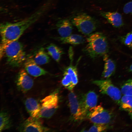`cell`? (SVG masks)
<instances>
[{"label":"cell","mask_w":132,"mask_h":132,"mask_svg":"<svg viewBox=\"0 0 132 132\" xmlns=\"http://www.w3.org/2000/svg\"><path fill=\"white\" fill-rule=\"evenodd\" d=\"M47 8V5L45 4L30 16L23 20L15 22L1 24V44L6 45L18 40L24 32L44 14Z\"/></svg>","instance_id":"obj_1"},{"label":"cell","mask_w":132,"mask_h":132,"mask_svg":"<svg viewBox=\"0 0 132 132\" xmlns=\"http://www.w3.org/2000/svg\"><path fill=\"white\" fill-rule=\"evenodd\" d=\"M4 55L8 64L14 67L20 66L26 59L23 44L18 40L5 45L0 44V58Z\"/></svg>","instance_id":"obj_2"},{"label":"cell","mask_w":132,"mask_h":132,"mask_svg":"<svg viewBox=\"0 0 132 132\" xmlns=\"http://www.w3.org/2000/svg\"><path fill=\"white\" fill-rule=\"evenodd\" d=\"M87 44L83 52L89 57L94 59L107 54L108 45L106 38L102 33L96 32L89 35L87 39Z\"/></svg>","instance_id":"obj_3"},{"label":"cell","mask_w":132,"mask_h":132,"mask_svg":"<svg viewBox=\"0 0 132 132\" xmlns=\"http://www.w3.org/2000/svg\"><path fill=\"white\" fill-rule=\"evenodd\" d=\"M87 117L94 124L109 125L113 121L114 114L111 110L105 109L99 105L90 110Z\"/></svg>","instance_id":"obj_4"},{"label":"cell","mask_w":132,"mask_h":132,"mask_svg":"<svg viewBox=\"0 0 132 132\" xmlns=\"http://www.w3.org/2000/svg\"><path fill=\"white\" fill-rule=\"evenodd\" d=\"M72 21L79 32L86 35L91 34L95 31L97 26V22L94 18L85 13L77 15Z\"/></svg>","instance_id":"obj_5"},{"label":"cell","mask_w":132,"mask_h":132,"mask_svg":"<svg viewBox=\"0 0 132 132\" xmlns=\"http://www.w3.org/2000/svg\"><path fill=\"white\" fill-rule=\"evenodd\" d=\"M92 83L98 87L101 93L108 96L119 105L121 97V92L113 84L110 80H96L93 81Z\"/></svg>","instance_id":"obj_6"},{"label":"cell","mask_w":132,"mask_h":132,"mask_svg":"<svg viewBox=\"0 0 132 132\" xmlns=\"http://www.w3.org/2000/svg\"><path fill=\"white\" fill-rule=\"evenodd\" d=\"M40 117L49 118L55 113L58 106L59 97L57 92L45 97L41 100Z\"/></svg>","instance_id":"obj_7"},{"label":"cell","mask_w":132,"mask_h":132,"mask_svg":"<svg viewBox=\"0 0 132 132\" xmlns=\"http://www.w3.org/2000/svg\"><path fill=\"white\" fill-rule=\"evenodd\" d=\"M70 54L71 62L69 66L64 70L61 83L65 88L71 91L77 84L78 78L77 66H74L72 63V53Z\"/></svg>","instance_id":"obj_8"},{"label":"cell","mask_w":132,"mask_h":132,"mask_svg":"<svg viewBox=\"0 0 132 132\" xmlns=\"http://www.w3.org/2000/svg\"><path fill=\"white\" fill-rule=\"evenodd\" d=\"M69 105L72 119L75 121L81 120L87 116L84 112L80 100L72 91L68 95Z\"/></svg>","instance_id":"obj_9"},{"label":"cell","mask_w":132,"mask_h":132,"mask_svg":"<svg viewBox=\"0 0 132 132\" xmlns=\"http://www.w3.org/2000/svg\"><path fill=\"white\" fill-rule=\"evenodd\" d=\"M20 131L23 132H45L48 130L44 127L39 118L30 116L21 124L19 128Z\"/></svg>","instance_id":"obj_10"},{"label":"cell","mask_w":132,"mask_h":132,"mask_svg":"<svg viewBox=\"0 0 132 132\" xmlns=\"http://www.w3.org/2000/svg\"><path fill=\"white\" fill-rule=\"evenodd\" d=\"M25 69L20 70L17 75L16 83L18 88L25 93L30 90L33 87V81Z\"/></svg>","instance_id":"obj_11"},{"label":"cell","mask_w":132,"mask_h":132,"mask_svg":"<svg viewBox=\"0 0 132 132\" xmlns=\"http://www.w3.org/2000/svg\"><path fill=\"white\" fill-rule=\"evenodd\" d=\"M98 96L93 91H90L83 95L80 100L82 108L87 116L89 111L97 106Z\"/></svg>","instance_id":"obj_12"},{"label":"cell","mask_w":132,"mask_h":132,"mask_svg":"<svg viewBox=\"0 0 132 132\" xmlns=\"http://www.w3.org/2000/svg\"><path fill=\"white\" fill-rule=\"evenodd\" d=\"M32 57L26 59L24 63L25 70L30 75L34 77H38L45 75L48 72L38 66Z\"/></svg>","instance_id":"obj_13"},{"label":"cell","mask_w":132,"mask_h":132,"mask_svg":"<svg viewBox=\"0 0 132 132\" xmlns=\"http://www.w3.org/2000/svg\"><path fill=\"white\" fill-rule=\"evenodd\" d=\"M25 104L27 110L31 116L40 118L41 106L36 100L32 98L26 99Z\"/></svg>","instance_id":"obj_14"},{"label":"cell","mask_w":132,"mask_h":132,"mask_svg":"<svg viewBox=\"0 0 132 132\" xmlns=\"http://www.w3.org/2000/svg\"><path fill=\"white\" fill-rule=\"evenodd\" d=\"M56 26L57 31L61 37H65L71 34L73 27L69 20L64 19L59 21L57 23Z\"/></svg>","instance_id":"obj_15"},{"label":"cell","mask_w":132,"mask_h":132,"mask_svg":"<svg viewBox=\"0 0 132 132\" xmlns=\"http://www.w3.org/2000/svg\"><path fill=\"white\" fill-rule=\"evenodd\" d=\"M101 14L115 27L119 28L123 25L122 16L118 12L103 11L101 13Z\"/></svg>","instance_id":"obj_16"},{"label":"cell","mask_w":132,"mask_h":132,"mask_svg":"<svg viewBox=\"0 0 132 132\" xmlns=\"http://www.w3.org/2000/svg\"><path fill=\"white\" fill-rule=\"evenodd\" d=\"M105 62L104 70L102 74L103 77L108 78L110 77L115 72L116 66L113 61L110 58L107 54L103 55Z\"/></svg>","instance_id":"obj_17"},{"label":"cell","mask_w":132,"mask_h":132,"mask_svg":"<svg viewBox=\"0 0 132 132\" xmlns=\"http://www.w3.org/2000/svg\"><path fill=\"white\" fill-rule=\"evenodd\" d=\"M62 44H69L73 45H77L84 43L85 40L81 35L77 34H71L65 37H58L57 38Z\"/></svg>","instance_id":"obj_18"},{"label":"cell","mask_w":132,"mask_h":132,"mask_svg":"<svg viewBox=\"0 0 132 132\" xmlns=\"http://www.w3.org/2000/svg\"><path fill=\"white\" fill-rule=\"evenodd\" d=\"M48 54L56 62H59L64 53L62 49L55 44H51L46 48Z\"/></svg>","instance_id":"obj_19"},{"label":"cell","mask_w":132,"mask_h":132,"mask_svg":"<svg viewBox=\"0 0 132 132\" xmlns=\"http://www.w3.org/2000/svg\"><path fill=\"white\" fill-rule=\"evenodd\" d=\"M47 52L43 48L40 49L33 58L35 62L38 65H42L49 63L50 59Z\"/></svg>","instance_id":"obj_20"},{"label":"cell","mask_w":132,"mask_h":132,"mask_svg":"<svg viewBox=\"0 0 132 132\" xmlns=\"http://www.w3.org/2000/svg\"><path fill=\"white\" fill-rule=\"evenodd\" d=\"M119 105L121 110L132 113V96L124 95Z\"/></svg>","instance_id":"obj_21"},{"label":"cell","mask_w":132,"mask_h":132,"mask_svg":"<svg viewBox=\"0 0 132 132\" xmlns=\"http://www.w3.org/2000/svg\"><path fill=\"white\" fill-rule=\"evenodd\" d=\"M0 132L8 129L11 126L9 115L6 111H2L0 115Z\"/></svg>","instance_id":"obj_22"},{"label":"cell","mask_w":132,"mask_h":132,"mask_svg":"<svg viewBox=\"0 0 132 132\" xmlns=\"http://www.w3.org/2000/svg\"><path fill=\"white\" fill-rule=\"evenodd\" d=\"M121 91L124 95L132 96V79L127 80L122 85Z\"/></svg>","instance_id":"obj_23"},{"label":"cell","mask_w":132,"mask_h":132,"mask_svg":"<svg viewBox=\"0 0 132 132\" xmlns=\"http://www.w3.org/2000/svg\"><path fill=\"white\" fill-rule=\"evenodd\" d=\"M109 128V125L100 124H94L88 130L89 132H102L106 131Z\"/></svg>","instance_id":"obj_24"},{"label":"cell","mask_w":132,"mask_h":132,"mask_svg":"<svg viewBox=\"0 0 132 132\" xmlns=\"http://www.w3.org/2000/svg\"><path fill=\"white\" fill-rule=\"evenodd\" d=\"M121 41L124 44L130 47L132 44V31L122 37Z\"/></svg>","instance_id":"obj_25"},{"label":"cell","mask_w":132,"mask_h":132,"mask_svg":"<svg viewBox=\"0 0 132 132\" xmlns=\"http://www.w3.org/2000/svg\"><path fill=\"white\" fill-rule=\"evenodd\" d=\"M123 10L124 13L126 14H132V0L124 5Z\"/></svg>","instance_id":"obj_26"},{"label":"cell","mask_w":132,"mask_h":132,"mask_svg":"<svg viewBox=\"0 0 132 132\" xmlns=\"http://www.w3.org/2000/svg\"><path fill=\"white\" fill-rule=\"evenodd\" d=\"M129 69V71L132 73V64L130 66Z\"/></svg>","instance_id":"obj_27"},{"label":"cell","mask_w":132,"mask_h":132,"mask_svg":"<svg viewBox=\"0 0 132 132\" xmlns=\"http://www.w3.org/2000/svg\"><path fill=\"white\" fill-rule=\"evenodd\" d=\"M129 115L132 120V112H129Z\"/></svg>","instance_id":"obj_28"},{"label":"cell","mask_w":132,"mask_h":132,"mask_svg":"<svg viewBox=\"0 0 132 132\" xmlns=\"http://www.w3.org/2000/svg\"><path fill=\"white\" fill-rule=\"evenodd\" d=\"M130 47H131L132 49V44L130 46Z\"/></svg>","instance_id":"obj_29"}]
</instances>
